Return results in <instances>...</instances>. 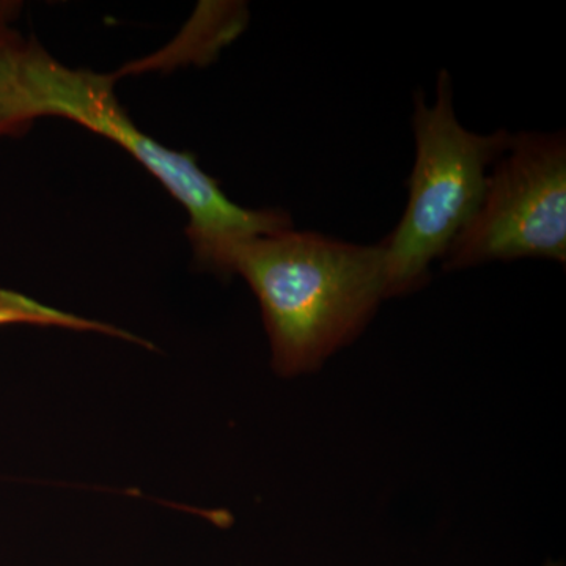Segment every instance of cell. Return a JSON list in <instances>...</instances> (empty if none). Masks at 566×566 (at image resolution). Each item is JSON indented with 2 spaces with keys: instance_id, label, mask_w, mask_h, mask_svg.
Returning <instances> with one entry per match:
<instances>
[{
  "instance_id": "6da1fadb",
  "label": "cell",
  "mask_w": 566,
  "mask_h": 566,
  "mask_svg": "<svg viewBox=\"0 0 566 566\" xmlns=\"http://www.w3.org/2000/svg\"><path fill=\"white\" fill-rule=\"evenodd\" d=\"M232 274L255 293L273 365L283 376L319 367L363 333L389 297L382 243H346L293 229L241 245L230 264Z\"/></svg>"
},
{
  "instance_id": "7a4b0ae2",
  "label": "cell",
  "mask_w": 566,
  "mask_h": 566,
  "mask_svg": "<svg viewBox=\"0 0 566 566\" xmlns=\"http://www.w3.org/2000/svg\"><path fill=\"white\" fill-rule=\"evenodd\" d=\"M114 77L73 70L46 51L36 66L41 117H61L99 134L129 153L188 212L193 260L211 273L230 275L234 252L253 240L293 229L289 212L234 203L218 180L188 153L172 150L137 128L118 103Z\"/></svg>"
},
{
  "instance_id": "3957f363",
  "label": "cell",
  "mask_w": 566,
  "mask_h": 566,
  "mask_svg": "<svg viewBox=\"0 0 566 566\" xmlns=\"http://www.w3.org/2000/svg\"><path fill=\"white\" fill-rule=\"evenodd\" d=\"M412 132L416 161L408 180V203L392 233L382 241L389 297L420 289L436 260L468 226L485 192L488 175L510 147L513 134L469 132L453 109L449 71L438 77L436 102L416 93Z\"/></svg>"
},
{
  "instance_id": "277c9868",
  "label": "cell",
  "mask_w": 566,
  "mask_h": 566,
  "mask_svg": "<svg viewBox=\"0 0 566 566\" xmlns=\"http://www.w3.org/2000/svg\"><path fill=\"white\" fill-rule=\"evenodd\" d=\"M521 259L566 262L564 132L513 134L488 175L475 214L442 259V270Z\"/></svg>"
},
{
  "instance_id": "5b68a950",
  "label": "cell",
  "mask_w": 566,
  "mask_h": 566,
  "mask_svg": "<svg viewBox=\"0 0 566 566\" xmlns=\"http://www.w3.org/2000/svg\"><path fill=\"white\" fill-rule=\"evenodd\" d=\"M22 3L0 0V139L20 136L41 118L36 63L43 46L18 28Z\"/></svg>"
},
{
  "instance_id": "8992f818",
  "label": "cell",
  "mask_w": 566,
  "mask_h": 566,
  "mask_svg": "<svg viewBox=\"0 0 566 566\" xmlns=\"http://www.w3.org/2000/svg\"><path fill=\"white\" fill-rule=\"evenodd\" d=\"M6 324H32V326L63 327V329L87 331V333H99L112 335V337L125 338V340L145 344L139 337L118 327L111 326L82 316L59 311L51 305L41 304L25 294L0 289V326ZM150 346V345H148Z\"/></svg>"
}]
</instances>
